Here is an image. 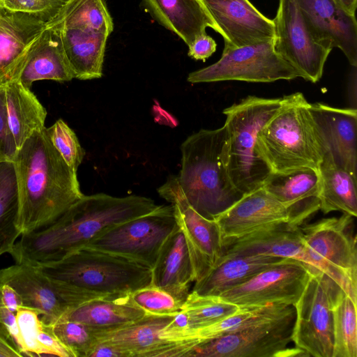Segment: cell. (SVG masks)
Returning a JSON list of instances; mask_svg holds the SVG:
<instances>
[{
    "label": "cell",
    "mask_w": 357,
    "mask_h": 357,
    "mask_svg": "<svg viewBox=\"0 0 357 357\" xmlns=\"http://www.w3.org/2000/svg\"><path fill=\"white\" fill-rule=\"evenodd\" d=\"M151 198L83 195L50 225L21 235L9 252L15 263L40 266L86 246L107 229L155 210Z\"/></svg>",
    "instance_id": "1"
},
{
    "label": "cell",
    "mask_w": 357,
    "mask_h": 357,
    "mask_svg": "<svg viewBox=\"0 0 357 357\" xmlns=\"http://www.w3.org/2000/svg\"><path fill=\"white\" fill-rule=\"evenodd\" d=\"M15 165L21 235L45 227L84 194L74 172L52 145L47 128L35 131L17 150Z\"/></svg>",
    "instance_id": "2"
},
{
    "label": "cell",
    "mask_w": 357,
    "mask_h": 357,
    "mask_svg": "<svg viewBox=\"0 0 357 357\" xmlns=\"http://www.w3.org/2000/svg\"><path fill=\"white\" fill-rule=\"evenodd\" d=\"M225 126L202 129L181 144L178 181L189 204L201 215L215 220L243 195L233 185L225 164Z\"/></svg>",
    "instance_id": "3"
},
{
    "label": "cell",
    "mask_w": 357,
    "mask_h": 357,
    "mask_svg": "<svg viewBox=\"0 0 357 357\" xmlns=\"http://www.w3.org/2000/svg\"><path fill=\"white\" fill-rule=\"evenodd\" d=\"M309 106L301 93L285 96L281 107L259 131L257 151L272 172L318 169L327 151Z\"/></svg>",
    "instance_id": "4"
},
{
    "label": "cell",
    "mask_w": 357,
    "mask_h": 357,
    "mask_svg": "<svg viewBox=\"0 0 357 357\" xmlns=\"http://www.w3.org/2000/svg\"><path fill=\"white\" fill-rule=\"evenodd\" d=\"M284 97L248 96L225 108V160L229 178L243 195L263 186L272 173L257 148L259 131L281 107Z\"/></svg>",
    "instance_id": "5"
},
{
    "label": "cell",
    "mask_w": 357,
    "mask_h": 357,
    "mask_svg": "<svg viewBox=\"0 0 357 357\" xmlns=\"http://www.w3.org/2000/svg\"><path fill=\"white\" fill-rule=\"evenodd\" d=\"M38 266L53 279L102 295L131 294L151 284L149 267L90 247Z\"/></svg>",
    "instance_id": "6"
},
{
    "label": "cell",
    "mask_w": 357,
    "mask_h": 357,
    "mask_svg": "<svg viewBox=\"0 0 357 357\" xmlns=\"http://www.w3.org/2000/svg\"><path fill=\"white\" fill-rule=\"evenodd\" d=\"M353 216L321 219L298 227L305 248L319 270L356 303L357 248Z\"/></svg>",
    "instance_id": "7"
},
{
    "label": "cell",
    "mask_w": 357,
    "mask_h": 357,
    "mask_svg": "<svg viewBox=\"0 0 357 357\" xmlns=\"http://www.w3.org/2000/svg\"><path fill=\"white\" fill-rule=\"evenodd\" d=\"M173 206L114 225L85 247L129 259L152 269L165 241L178 228Z\"/></svg>",
    "instance_id": "8"
},
{
    "label": "cell",
    "mask_w": 357,
    "mask_h": 357,
    "mask_svg": "<svg viewBox=\"0 0 357 357\" xmlns=\"http://www.w3.org/2000/svg\"><path fill=\"white\" fill-rule=\"evenodd\" d=\"M0 284L12 287L20 296L22 306L38 310L43 322L49 326L87 301L109 296L53 279L39 266L27 264L15 263L1 269Z\"/></svg>",
    "instance_id": "9"
},
{
    "label": "cell",
    "mask_w": 357,
    "mask_h": 357,
    "mask_svg": "<svg viewBox=\"0 0 357 357\" xmlns=\"http://www.w3.org/2000/svg\"><path fill=\"white\" fill-rule=\"evenodd\" d=\"M341 289L324 273L311 274L294 305L291 341L307 356L333 357V307Z\"/></svg>",
    "instance_id": "10"
},
{
    "label": "cell",
    "mask_w": 357,
    "mask_h": 357,
    "mask_svg": "<svg viewBox=\"0 0 357 357\" xmlns=\"http://www.w3.org/2000/svg\"><path fill=\"white\" fill-rule=\"evenodd\" d=\"M297 77H301V74L275 51L273 39L239 47L225 45L217 62L190 73L187 81L273 82Z\"/></svg>",
    "instance_id": "11"
},
{
    "label": "cell",
    "mask_w": 357,
    "mask_h": 357,
    "mask_svg": "<svg viewBox=\"0 0 357 357\" xmlns=\"http://www.w3.org/2000/svg\"><path fill=\"white\" fill-rule=\"evenodd\" d=\"M295 312L197 344L188 357H303L290 348Z\"/></svg>",
    "instance_id": "12"
},
{
    "label": "cell",
    "mask_w": 357,
    "mask_h": 357,
    "mask_svg": "<svg viewBox=\"0 0 357 357\" xmlns=\"http://www.w3.org/2000/svg\"><path fill=\"white\" fill-rule=\"evenodd\" d=\"M157 190L173 206L178 226L187 244L195 282L211 270L224 253L219 225L215 220L203 217L189 204L177 176H169Z\"/></svg>",
    "instance_id": "13"
},
{
    "label": "cell",
    "mask_w": 357,
    "mask_h": 357,
    "mask_svg": "<svg viewBox=\"0 0 357 357\" xmlns=\"http://www.w3.org/2000/svg\"><path fill=\"white\" fill-rule=\"evenodd\" d=\"M275 24V51L307 81L322 77L331 52L313 37L296 0H279Z\"/></svg>",
    "instance_id": "14"
},
{
    "label": "cell",
    "mask_w": 357,
    "mask_h": 357,
    "mask_svg": "<svg viewBox=\"0 0 357 357\" xmlns=\"http://www.w3.org/2000/svg\"><path fill=\"white\" fill-rule=\"evenodd\" d=\"M310 275L304 264L289 259L260 271L246 282L218 296L241 307L268 304L294 306Z\"/></svg>",
    "instance_id": "15"
},
{
    "label": "cell",
    "mask_w": 357,
    "mask_h": 357,
    "mask_svg": "<svg viewBox=\"0 0 357 357\" xmlns=\"http://www.w3.org/2000/svg\"><path fill=\"white\" fill-rule=\"evenodd\" d=\"M174 315L146 314L130 324L107 329L95 328L97 341L109 342L127 357H188L199 344L195 340H169L161 337L162 329Z\"/></svg>",
    "instance_id": "16"
},
{
    "label": "cell",
    "mask_w": 357,
    "mask_h": 357,
    "mask_svg": "<svg viewBox=\"0 0 357 357\" xmlns=\"http://www.w3.org/2000/svg\"><path fill=\"white\" fill-rule=\"evenodd\" d=\"M224 244L252 233L287 224L284 206L261 187L243 196L216 219Z\"/></svg>",
    "instance_id": "17"
},
{
    "label": "cell",
    "mask_w": 357,
    "mask_h": 357,
    "mask_svg": "<svg viewBox=\"0 0 357 357\" xmlns=\"http://www.w3.org/2000/svg\"><path fill=\"white\" fill-rule=\"evenodd\" d=\"M221 31L225 45L243 47L275 39V24L249 0H199Z\"/></svg>",
    "instance_id": "18"
},
{
    "label": "cell",
    "mask_w": 357,
    "mask_h": 357,
    "mask_svg": "<svg viewBox=\"0 0 357 357\" xmlns=\"http://www.w3.org/2000/svg\"><path fill=\"white\" fill-rule=\"evenodd\" d=\"M314 39L324 46L342 51L357 66V22L335 0H296Z\"/></svg>",
    "instance_id": "19"
},
{
    "label": "cell",
    "mask_w": 357,
    "mask_h": 357,
    "mask_svg": "<svg viewBox=\"0 0 357 357\" xmlns=\"http://www.w3.org/2000/svg\"><path fill=\"white\" fill-rule=\"evenodd\" d=\"M282 203L287 225L296 229L320 210L321 181L318 169L302 168L287 173L272 172L262 186Z\"/></svg>",
    "instance_id": "20"
},
{
    "label": "cell",
    "mask_w": 357,
    "mask_h": 357,
    "mask_svg": "<svg viewBox=\"0 0 357 357\" xmlns=\"http://www.w3.org/2000/svg\"><path fill=\"white\" fill-rule=\"evenodd\" d=\"M309 109L324 148L335 162L357 178V111L321 102Z\"/></svg>",
    "instance_id": "21"
},
{
    "label": "cell",
    "mask_w": 357,
    "mask_h": 357,
    "mask_svg": "<svg viewBox=\"0 0 357 357\" xmlns=\"http://www.w3.org/2000/svg\"><path fill=\"white\" fill-rule=\"evenodd\" d=\"M45 24L36 16L4 9L0 18V84L19 78Z\"/></svg>",
    "instance_id": "22"
},
{
    "label": "cell",
    "mask_w": 357,
    "mask_h": 357,
    "mask_svg": "<svg viewBox=\"0 0 357 357\" xmlns=\"http://www.w3.org/2000/svg\"><path fill=\"white\" fill-rule=\"evenodd\" d=\"M266 255L304 264L311 274L321 273L307 252L298 229L287 224L263 229L224 244L222 255Z\"/></svg>",
    "instance_id": "23"
},
{
    "label": "cell",
    "mask_w": 357,
    "mask_h": 357,
    "mask_svg": "<svg viewBox=\"0 0 357 357\" xmlns=\"http://www.w3.org/2000/svg\"><path fill=\"white\" fill-rule=\"evenodd\" d=\"M142 6L160 25L178 35L189 47L206 33L207 27L221 31L199 0H141Z\"/></svg>",
    "instance_id": "24"
},
{
    "label": "cell",
    "mask_w": 357,
    "mask_h": 357,
    "mask_svg": "<svg viewBox=\"0 0 357 357\" xmlns=\"http://www.w3.org/2000/svg\"><path fill=\"white\" fill-rule=\"evenodd\" d=\"M74 78L68 63L59 29L46 22L18 78L26 88L38 80L68 82Z\"/></svg>",
    "instance_id": "25"
},
{
    "label": "cell",
    "mask_w": 357,
    "mask_h": 357,
    "mask_svg": "<svg viewBox=\"0 0 357 357\" xmlns=\"http://www.w3.org/2000/svg\"><path fill=\"white\" fill-rule=\"evenodd\" d=\"M289 259L266 255H224L204 278L195 282L192 291L200 296H218Z\"/></svg>",
    "instance_id": "26"
},
{
    "label": "cell",
    "mask_w": 357,
    "mask_h": 357,
    "mask_svg": "<svg viewBox=\"0 0 357 357\" xmlns=\"http://www.w3.org/2000/svg\"><path fill=\"white\" fill-rule=\"evenodd\" d=\"M151 270V284L185 301L194 274L187 244L178 227L165 241Z\"/></svg>",
    "instance_id": "27"
},
{
    "label": "cell",
    "mask_w": 357,
    "mask_h": 357,
    "mask_svg": "<svg viewBox=\"0 0 357 357\" xmlns=\"http://www.w3.org/2000/svg\"><path fill=\"white\" fill-rule=\"evenodd\" d=\"M54 25L60 30L65 54L74 78L81 80L100 78L109 36L101 33Z\"/></svg>",
    "instance_id": "28"
},
{
    "label": "cell",
    "mask_w": 357,
    "mask_h": 357,
    "mask_svg": "<svg viewBox=\"0 0 357 357\" xmlns=\"http://www.w3.org/2000/svg\"><path fill=\"white\" fill-rule=\"evenodd\" d=\"M130 294H113L87 301L70 310L63 318L89 326L107 329L122 326L144 316Z\"/></svg>",
    "instance_id": "29"
},
{
    "label": "cell",
    "mask_w": 357,
    "mask_h": 357,
    "mask_svg": "<svg viewBox=\"0 0 357 357\" xmlns=\"http://www.w3.org/2000/svg\"><path fill=\"white\" fill-rule=\"evenodd\" d=\"M3 86L8 121L18 150L35 131L45 127L47 112L18 79Z\"/></svg>",
    "instance_id": "30"
},
{
    "label": "cell",
    "mask_w": 357,
    "mask_h": 357,
    "mask_svg": "<svg viewBox=\"0 0 357 357\" xmlns=\"http://www.w3.org/2000/svg\"><path fill=\"white\" fill-rule=\"evenodd\" d=\"M318 172L321 181L320 210L324 214L342 211L356 217L357 178L338 165L328 151L319 163Z\"/></svg>",
    "instance_id": "31"
},
{
    "label": "cell",
    "mask_w": 357,
    "mask_h": 357,
    "mask_svg": "<svg viewBox=\"0 0 357 357\" xmlns=\"http://www.w3.org/2000/svg\"><path fill=\"white\" fill-rule=\"evenodd\" d=\"M239 307L236 312L223 320L192 331L187 339L195 340L201 343L255 325L282 319L295 312L293 305L282 304Z\"/></svg>",
    "instance_id": "32"
},
{
    "label": "cell",
    "mask_w": 357,
    "mask_h": 357,
    "mask_svg": "<svg viewBox=\"0 0 357 357\" xmlns=\"http://www.w3.org/2000/svg\"><path fill=\"white\" fill-rule=\"evenodd\" d=\"M49 22L62 28L78 29L108 36L114 30L113 20L104 0H68Z\"/></svg>",
    "instance_id": "33"
},
{
    "label": "cell",
    "mask_w": 357,
    "mask_h": 357,
    "mask_svg": "<svg viewBox=\"0 0 357 357\" xmlns=\"http://www.w3.org/2000/svg\"><path fill=\"white\" fill-rule=\"evenodd\" d=\"M18 185L13 161L0 162V256L9 253L20 237L17 227Z\"/></svg>",
    "instance_id": "34"
},
{
    "label": "cell",
    "mask_w": 357,
    "mask_h": 357,
    "mask_svg": "<svg viewBox=\"0 0 357 357\" xmlns=\"http://www.w3.org/2000/svg\"><path fill=\"white\" fill-rule=\"evenodd\" d=\"M356 306L341 289L333 307V357H357Z\"/></svg>",
    "instance_id": "35"
},
{
    "label": "cell",
    "mask_w": 357,
    "mask_h": 357,
    "mask_svg": "<svg viewBox=\"0 0 357 357\" xmlns=\"http://www.w3.org/2000/svg\"><path fill=\"white\" fill-rule=\"evenodd\" d=\"M239 309V306L218 296H200L190 291L181 309L188 320V331L184 338L187 339L192 331L219 322Z\"/></svg>",
    "instance_id": "36"
},
{
    "label": "cell",
    "mask_w": 357,
    "mask_h": 357,
    "mask_svg": "<svg viewBox=\"0 0 357 357\" xmlns=\"http://www.w3.org/2000/svg\"><path fill=\"white\" fill-rule=\"evenodd\" d=\"M51 326L72 357H90L98 342L93 327L66 318L61 319Z\"/></svg>",
    "instance_id": "37"
},
{
    "label": "cell",
    "mask_w": 357,
    "mask_h": 357,
    "mask_svg": "<svg viewBox=\"0 0 357 357\" xmlns=\"http://www.w3.org/2000/svg\"><path fill=\"white\" fill-rule=\"evenodd\" d=\"M133 302L146 314L176 315L181 311L184 300L153 284L130 294Z\"/></svg>",
    "instance_id": "38"
},
{
    "label": "cell",
    "mask_w": 357,
    "mask_h": 357,
    "mask_svg": "<svg viewBox=\"0 0 357 357\" xmlns=\"http://www.w3.org/2000/svg\"><path fill=\"white\" fill-rule=\"evenodd\" d=\"M50 139L67 165L75 172L82 163L85 152L75 132L62 119L47 128Z\"/></svg>",
    "instance_id": "39"
},
{
    "label": "cell",
    "mask_w": 357,
    "mask_h": 357,
    "mask_svg": "<svg viewBox=\"0 0 357 357\" xmlns=\"http://www.w3.org/2000/svg\"><path fill=\"white\" fill-rule=\"evenodd\" d=\"M18 328L17 344L24 356H41L38 336L43 324L40 312L21 307L15 314Z\"/></svg>",
    "instance_id": "40"
},
{
    "label": "cell",
    "mask_w": 357,
    "mask_h": 357,
    "mask_svg": "<svg viewBox=\"0 0 357 357\" xmlns=\"http://www.w3.org/2000/svg\"><path fill=\"white\" fill-rule=\"evenodd\" d=\"M68 0H0V7L10 12L36 16L47 22L54 18Z\"/></svg>",
    "instance_id": "41"
},
{
    "label": "cell",
    "mask_w": 357,
    "mask_h": 357,
    "mask_svg": "<svg viewBox=\"0 0 357 357\" xmlns=\"http://www.w3.org/2000/svg\"><path fill=\"white\" fill-rule=\"evenodd\" d=\"M17 151L8 121L4 86L0 84V162L13 161Z\"/></svg>",
    "instance_id": "42"
},
{
    "label": "cell",
    "mask_w": 357,
    "mask_h": 357,
    "mask_svg": "<svg viewBox=\"0 0 357 357\" xmlns=\"http://www.w3.org/2000/svg\"><path fill=\"white\" fill-rule=\"evenodd\" d=\"M215 41L206 33L202 34L188 47V56L205 61L216 50Z\"/></svg>",
    "instance_id": "43"
},
{
    "label": "cell",
    "mask_w": 357,
    "mask_h": 357,
    "mask_svg": "<svg viewBox=\"0 0 357 357\" xmlns=\"http://www.w3.org/2000/svg\"><path fill=\"white\" fill-rule=\"evenodd\" d=\"M24 357L8 331L0 325V357Z\"/></svg>",
    "instance_id": "44"
},
{
    "label": "cell",
    "mask_w": 357,
    "mask_h": 357,
    "mask_svg": "<svg viewBox=\"0 0 357 357\" xmlns=\"http://www.w3.org/2000/svg\"><path fill=\"white\" fill-rule=\"evenodd\" d=\"M15 312H12L4 304L0 287V325L4 327L17 343L18 328Z\"/></svg>",
    "instance_id": "45"
},
{
    "label": "cell",
    "mask_w": 357,
    "mask_h": 357,
    "mask_svg": "<svg viewBox=\"0 0 357 357\" xmlns=\"http://www.w3.org/2000/svg\"><path fill=\"white\" fill-rule=\"evenodd\" d=\"M90 357H127V355L121 348L109 342L98 341Z\"/></svg>",
    "instance_id": "46"
},
{
    "label": "cell",
    "mask_w": 357,
    "mask_h": 357,
    "mask_svg": "<svg viewBox=\"0 0 357 357\" xmlns=\"http://www.w3.org/2000/svg\"><path fill=\"white\" fill-rule=\"evenodd\" d=\"M354 68V73L351 74L349 80V98L351 104L353 105L352 108L356 109V67Z\"/></svg>",
    "instance_id": "47"
},
{
    "label": "cell",
    "mask_w": 357,
    "mask_h": 357,
    "mask_svg": "<svg viewBox=\"0 0 357 357\" xmlns=\"http://www.w3.org/2000/svg\"><path fill=\"white\" fill-rule=\"evenodd\" d=\"M347 12L352 15H355L357 7V0H335Z\"/></svg>",
    "instance_id": "48"
},
{
    "label": "cell",
    "mask_w": 357,
    "mask_h": 357,
    "mask_svg": "<svg viewBox=\"0 0 357 357\" xmlns=\"http://www.w3.org/2000/svg\"><path fill=\"white\" fill-rule=\"evenodd\" d=\"M3 11H4V9L2 8L1 7H0V18L2 16Z\"/></svg>",
    "instance_id": "49"
}]
</instances>
